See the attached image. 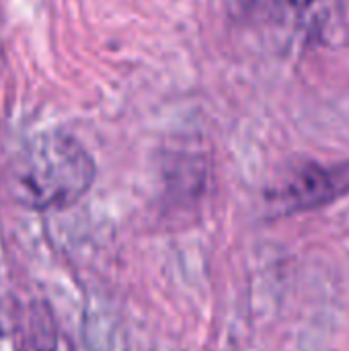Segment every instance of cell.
<instances>
[{
	"instance_id": "cell-3",
	"label": "cell",
	"mask_w": 349,
	"mask_h": 351,
	"mask_svg": "<svg viewBox=\"0 0 349 351\" xmlns=\"http://www.w3.org/2000/svg\"><path fill=\"white\" fill-rule=\"evenodd\" d=\"M346 193H349V167L300 162L282 177L269 199L280 212L296 214L329 206Z\"/></svg>"
},
{
	"instance_id": "cell-1",
	"label": "cell",
	"mask_w": 349,
	"mask_h": 351,
	"mask_svg": "<svg viewBox=\"0 0 349 351\" xmlns=\"http://www.w3.org/2000/svg\"><path fill=\"white\" fill-rule=\"evenodd\" d=\"M95 181V162L68 134L31 140L8 165V193L23 208L45 212L76 204Z\"/></svg>"
},
{
	"instance_id": "cell-2",
	"label": "cell",
	"mask_w": 349,
	"mask_h": 351,
	"mask_svg": "<svg viewBox=\"0 0 349 351\" xmlns=\"http://www.w3.org/2000/svg\"><path fill=\"white\" fill-rule=\"evenodd\" d=\"M237 6L247 25L298 43L319 41L331 23L329 0H237Z\"/></svg>"
},
{
	"instance_id": "cell-4",
	"label": "cell",
	"mask_w": 349,
	"mask_h": 351,
	"mask_svg": "<svg viewBox=\"0 0 349 351\" xmlns=\"http://www.w3.org/2000/svg\"><path fill=\"white\" fill-rule=\"evenodd\" d=\"M25 351H56L53 317L41 302H37L29 313V323L25 331Z\"/></svg>"
}]
</instances>
